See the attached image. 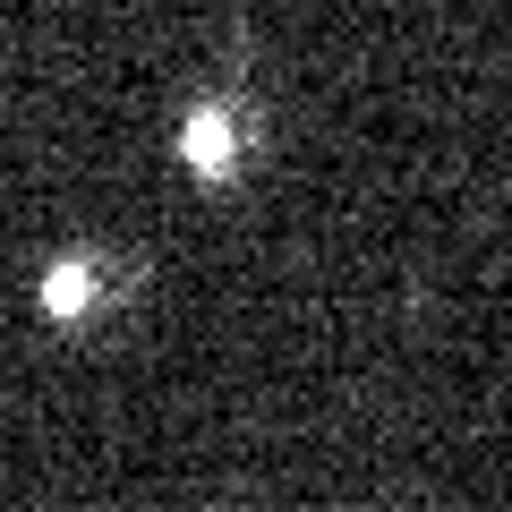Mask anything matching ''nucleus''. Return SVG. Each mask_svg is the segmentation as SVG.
Listing matches in <instances>:
<instances>
[{
    "instance_id": "nucleus-1",
    "label": "nucleus",
    "mask_w": 512,
    "mask_h": 512,
    "mask_svg": "<svg viewBox=\"0 0 512 512\" xmlns=\"http://www.w3.org/2000/svg\"><path fill=\"white\" fill-rule=\"evenodd\" d=\"M86 299H94V274L77 265V256H60L52 282H43V308H52V316H86Z\"/></svg>"
}]
</instances>
